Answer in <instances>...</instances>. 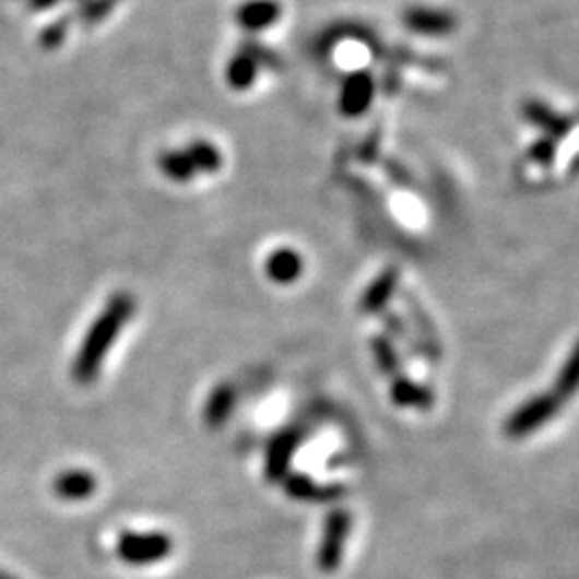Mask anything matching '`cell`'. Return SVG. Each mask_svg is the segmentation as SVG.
Masks as SVG:
<instances>
[{"label":"cell","instance_id":"7a4b0ae2","mask_svg":"<svg viewBox=\"0 0 579 579\" xmlns=\"http://www.w3.org/2000/svg\"><path fill=\"white\" fill-rule=\"evenodd\" d=\"M173 552V539L162 532H127L118 541V556L129 565H153Z\"/></svg>","mask_w":579,"mask_h":579},{"label":"cell","instance_id":"2e32d148","mask_svg":"<svg viewBox=\"0 0 579 579\" xmlns=\"http://www.w3.org/2000/svg\"><path fill=\"white\" fill-rule=\"evenodd\" d=\"M288 494L298 500H327V498H333L338 492H333L331 487L329 489L318 487L305 476H294L288 481Z\"/></svg>","mask_w":579,"mask_h":579},{"label":"cell","instance_id":"7402d4cb","mask_svg":"<svg viewBox=\"0 0 579 579\" xmlns=\"http://www.w3.org/2000/svg\"><path fill=\"white\" fill-rule=\"evenodd\" d=\"M374 347H376V356H378V361H380V365L382 367H387L389 371H391V365L395 363V358H393V352H391V347L387 346V344H374ZM385 369V371H387Z\"/></svg>","mask_w":579,"mask_h":579},{"label":"cell","instance_id":"603a6c76","mask_svg":"<svg viewBox=\"0 0 579 579\" xmlns=\"http://www.w3.org/2000/svg\"><path fill=\"white\" fill-rule=\"evenodd\" d=\"M0 579H15V578H11V576H7V574H2V571H0Z\"/></svg>","mask_w":579,"mask_h":579},{"label":"cell","instance_id":"ffe728a7","mask_svg":"<svg viewBox=\"0 0 579 579\" xmlns=\"http://www.w3.org/2000/svg\"><path fill=\"white\" fill-rule=\"evenodd\" d=\"M530 157H534L539 164H550L554 159V142L552 140H539L530 149Z\"/></svg>","mask_w":579,"mask_h":579},{"label":"cell","instance_id":"277c9868","mask_svg":"<svg viewBox=\"0 0 579 579\" xmlns=\"http://www.w3.org/2000/svg\"><path fill=\"white\" fill-rule=\"evenodd\" d=\"M402 20L407 31L425 37H445L458 28V17L451 11L434 7H410Z\"/></svg>","mask_w":579,"mask_h":579},{"label":"cell","instance_id":"e0dca14e","mask_svg":"<svg viewBox=\"0 0 579 579\" xmlns=\"http://www.w3.org/2000/svg\"><path fill=\"white\" fill-rule=\"evenodd\" d=\"M294 438L292 436H282L280 440L273 442L271 447V456H269V476L271 478H277L282 476L286 470V465L290 462V456H292V449H294Z\"/></svg>","mask_w":579,"mask_h":579},{"label":"cell","instance_id":"8fae6325","mask_svg":"<svg viewBox=\"0 0 579 579\" xmlns=\"http://www.w3.org/2000/svg\"><path fill=\"white\" fill-rule=\"evenodd\" d=\"M303 271V262L300 258L290 251V249H282L277 253L271 256L269 260V275L275 280V282H284L288 284L292 280H296Z\"/></svg>","mask_w":579,"mask_h":579},{"label":"cell","instance_id":"44dd1931","mask_svg":"<svg viewBox=\"0 0 579 579\" xmlns=\"http://www.w3.org/2000/svg\"><path fill=\"white\" fill-rule=\"evenodd\" d=\"M62 35H64V24H55L50 26L44 35H42V44L46 48H55L60 42H62Z\"/></svg>","mask_w":579,"mask_h":579},{"label":"cell","instance_id":"3957f363","mask_svg":"<svg viewBox=\"0 0 579 579\" xmlns=\"http://www.w3.org/2000/svg\"><path fill=\"white\" fill-rule=\"evenodd\" d=\"M347 534H350V516H347L346 511H333L327 518L324 532H322V543H320V550H318V567H320V571L331 574V571H335L342 565Z\"/></svg>","mask_w":579,"mask_h":579},{"label":"cell","instance_id":"5b68a950","mask_svg":"<svg viewBox=\"0 0 579 579\" xmlns=\"http://www.w3.org/2000/svg\"><path fill=\"white\" fill-rule=\"evenodd\" d=\"M556 410H558V402H556L554 398H550V395L534 398V400H530V402L520 405V407L511 414V418H509V423H507V434H509L511 438L525 436V434L539 429L541 425H545V423L554 416Z\"/></svg>","mask_w":579,"mask_h":579},{"label":"cell","instance_id":"9c48e42d","mask_svg":"<svg viewBox=\"0 0 579 579\" xmlns=\"http://www.w3.org/2000/svg\"><path fill=\"white\" fill-rule=\"evenodd\" d=\"M93 489H95V478L86 472H75V470L60 474L55 483L57 496L64 500H82L91 496Z\"/></svg>","mask_w":579,"mask_h":579},{"label":"cell","instance_id":"30bf717a","mask_svg":"<svg viewBox=\"0 0 579 579\" xmlns=\"http://www.w3.org/2000/svg\"><path fill=\"white\" fill-rule=\"evenodd\" d=\"M556 395L554 400L560 404L569 398H574L579 391V344L571 350L569 358L565 361L558 378H556Z\"/></svg>","mask_w":579,"mask_h":579},{"label":"cell","instance_id":"ba28073f","mask_svg":"<svg viewBox=\"0 0 579 579\" xmlns=\"http://www.w3.org/2000/svg\"><path fill=\"white\" fill-rule=\"evenodd\" d=\"M523 115H525V118L530 120V122H534L536 127H541V129H545L552 138H565L569 131H571V122H569V118H565V116L556 115L550 106H545L543 102H536V99H530V102H525V106H523Z\"/></svg>","mask_w":579,"mask_h":579},{"label":"cell","instance_id":"d6986e66","mask_svg":"<svg viewBox=\"0 0 579 579\" xmlns=\"http://www.w3.org/2000/svg\"><path fill=\"white\" fill-rule=\"evenodd\" d=\"M232 407V393L228 389H220L213 398H211V404L206 410V418L209 423H222L226 418V414L231 412Z\"/></svg>","mask_w":579,"mask_h":579},{"label":"cell","instance_id":"4fadbf2b","mask_svg":"<svg viewBox=\"0 0 579 579\" xmlns=\"http://www.w3.org/2000/svg\"><path fill=\"white\" fill-rule=\"evenodd\" d=\"M185 155H187L191 168L198 170V173H213V170H217L220 164H222V155H220V151H217L213 144H209V142H193V144L185 151Z\"/></svg>","mask_w":579,"mask_h":579},{"label":"cell","instance_id":"ac0fdd59","mask_svg":"<svg viewBox=\"0 0 579 579\" xmlns=\"http://www.w3.org/2000/svg\"><path fill=\"white\" fill-rule=\"evenodd\" d=\"M162 170L168 174L174 180H187L191 174L196 173L187 159L185 153H168L162 157Z\"/></svg>","mask_w":579,"mask_h":579},{"label":"cell","instance_id":"6da1fadb","mask_svg":"<svg viewBox=\"0 0 579 579\" xmlns=\"http://www.w3.org/2000/svg\"><path fill=\"white\" fill-rule=\"evenodd\" d=\"M131 311H133V300L125 294H118L106 307V311L99 316V320L93 324L84 346L80 350V356L73 363V376L80 382H91L97 376L106 350L115 342L118 331L129 320Z\"/></svg>","mask_w":579,"mask_h":579},{"label":"cell","instance_id":"8992f818","mask_svg":"<svg viewBox=\"0 0 579 579\" xmlns=\"http://www.w3.org/2000/svg\"><path fill=\"white\" fill-rule=\"evenodd\" d=\"M374 99V78L367 71L350 73L342 86L340 110L346 116H361Z\"/></svg>","mask_w":579,"mask_h":579},{"label":"cell","instance_id":"52a82bcc","mask_svg":"<svg viewBox=\"0 0 579 579\" xmlns=\"http://www.w3.org/2000/svg\"><path fill=\"white\" fill-rule=\"evenodd\" d=\"M282 15L277 0H247L240 4L236 20L245 31H267Z\"/></svg>","mask_w":579,"mask_h":579},{"label":"cell","instance_id":"5bb4252c","mask_svg":"<svg viewBox=\"0 0 579 579\" xmlns=\"http://www.w3.org/2000/svg\"><path fill=\"white\" fill-rule=\"evenodd\" d=\"M393 290H395V271H385L371 286H369V290L365 292V296H363V307L367 309V311H378L387 300H389V296L393 294Z\"/></svg>","mask_w":579,"mask_h":579},{"label":"cell","instance_id":"7c38bea8","mask_svg":"<svg viewBox=\"0 0 579 579\" xmlns=\"http://www.w3.org/2000/svg\"><path fill=\"white\" fill-rule=\"evenodd\" d=\"M256 73H258V62L256 58L251 57L249 52H240L238 57L232 58L228 64V82L236 91L249 88L256 82Z\"/></svg>","mask_w":579,"mask_h":579},{"label":"cell","instance_id":"9a60e30c","mask_svg":"<svg viewBox=\"0 0 579 579\" xmlns=\"http://www.w3.org/2000/svg\"><path fill=\"white\" fill-rule=\"evenodd\" d=\"M393 400L400 405L407 407H429L432 405V393L418 385H412L407 380H398L391 391Z\"/></svg>","mask_w":579,"mask_h":579}]
</instances>
